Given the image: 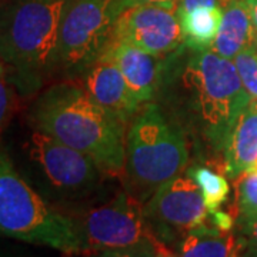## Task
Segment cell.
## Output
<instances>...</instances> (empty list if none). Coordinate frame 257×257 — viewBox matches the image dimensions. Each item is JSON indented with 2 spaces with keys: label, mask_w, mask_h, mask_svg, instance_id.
Listing matches in <instances>:
<instances>
[{
  "label": "cell",
  "mask_w": 257,
  "mask_h": 257,
  "mask_svg": "<svg viewBox=\"0 0 257 257\" xmlns=\"http://www.w3.org/2000/svg\"><path fill=\"white\" fill-rule=\"evenodd\" d=\"M155 101L183 132L190 153L207 162L223 156L230 128L251 97L233 60L182 45L163 59Z\"/></svg>",
  "instance_id": "obj_1"
},
{
  "label": "cell",
  "mask_w": 257,
  "mask_h": 257,
  "mask_svg": "<svg viewBox=\"0 0 257 257\" xmlns=\"http://www.w3.org/2000/svg\"><path fill=\"white\" fill-rule=\"evenodd\" d=\"M32 127L92 157L107 173L121 177L127 124L106 110L76 80L49 86L29 110Z\"/></svg>",
  "instance_id": "obj_2"
},
{
  "label": "cell",
  "mask_w": 257,
  "mask_h": 257,
  "mask_svg": "<svg viewBox=\"0 0 257 257\" xmlns=\"http://www.w3.org/2000/svg\"><path fill=\"white\" fill-rule=\"evenodd\" d=\"M67 0H16L0 16V60L23 96L56 74L59 29Z\"/></svg>",
  "instance_id": "obj_3"
},
{
  "label": "cell",
  "mask_w": 257,
  "mask_h": 257,
  "mask_svg": "<svg viewBox=\"0 0 257 257\" xmlns=\"http://www.w3.org/2000/svg\"><path fill=\"white\" fill-rule=\"evenodd\" d=\"M23 155L25 172L20 173L63 213L101 202L113 177L92 157L36 128L26 139Z\"/></svg>",
  "instance_id": "obj_4"
},
{
  "label": "cell",
  "mask_w": 257,
  "mask_h": 257,
  "mask_svg": "<svg viewBox=\"0 0 257 257\" xmlns=\"http://www.w3.org/2000/svg\"><path fill=\"white\" fill-rule=\"evenodd\" d=\"M189 160L190 146L183 132L156 101L142 104L126 133L124 190L145 204L162 186L184 173Z\"/></svg>",
  "instance_id": "obj_5"
},
{
  "label": "cell",
  "mask_w": 257,
  "mask_h": 257,
  "mask_svg": "<svg viewBox=\"0 0 257 257\" xmlns=\"http://www.w3.org/2000/svg\"><path fill=\"white\" fill-rule=\"evenodd\" d=\"M0 236L82 254L72 219L56 209L20 173L0 147Z\"/></svg>",
  "instance_id": "obj_6"
},
{
  "label": "cell",
  "mask_w": 257,
  "mask_h": 257,
  "mask_svg": "<svg viewBox=\"0 0 257 257\" xmlns=\"http://www.w3.org/2000/svg\"><path fill=\"white\" fill-rule=\"evenodd\" d=\"M121 12L117 0H67L59 29L56 74L80 80L110 46Z\"/></svg>",
  "instance_id": "obj_7"
},
{
  "label": "cell",
  "mask_w": 257,
  "mask_h": 257,
  "mask_svg": "<svg viewBox=\"0 0 257 257\" xmlns=\"http://www.w3.org/2000/svg\"><path fill=\"white\" fill-rule=\"evenodd\" d=\"M82 243V253L96 254L107 250H130L153 246L156 237L147 227L143 203L126 190L66 213Z\"/></svg>",
  "instance_id": "obj_8"
},
{
  "label": "cell",
  "mask_w": 257,
  "mask_h": 257,
  "mask_svg": "<svg viewBox=\"0 0 257 257\" xmlns=\"http://www.w3.org/2000/svg\"><path fill=\"white\" fill-rule=\"evenodd\" d=\"M143 213L152 234L172 248L209 216L200 189L186 172L162 186L143 204Z\"/></svg>",
  "instance_id": "obj_9"
},
{
  "label": "cell",
  "mask_w": 257,
  "mask_h": 257,
  "mask_svg": "<svg viewBox=\"0 0 257 257\" xmlns=\"http://www.w3.org/2000/svg\"><path fill=\"white\" fill-rule=\"evenodd\" d=\"M113 39L157 57L172 55L183 45L176 10L153 5L123 10L116 20Z\"/></svg>",
  "instance_id": "obj_10"
},
{
  "label": "cell",
  "mask_w": 257,
  "mask_h": 257,
  "mask_svg": "<svg viewBox=\"0 0 257 257\" xmlns=\"http://www.w3.org/2000/svg\"><path fill=\"white\" fill-rule=\"evenodd\" d=\"M80 80L94 100L126 124L130 123L142 106L130 90L117 64L107 56L103 55L92 64Z\"/></svg>",
  "instance_id": "obj_11"
},
{
  "label": "cell",
  "mask_w": 257,
  "mask_h": 257,
  "mask_svg": "<svg viewBox=\"0 0 257 257\" xmlns=\"http://www.w3.org/2000/svg\"><path fill=\"white\" fill-rule=\"evenodd\" d=\"M104 56L117 64L140 104L155 101L162 80L165 57L150 55L139 47L114 39L104 52Z\"/></svg>",
  "instance_id": "obj_12"
},
{
  "label": "cell",
  "mask_w": 257,
  "mask_h": 257,
  "mask_svg": "<svg viewBox=\"0 0 257 257\" xmlns=\"http://www.w3.org/2000/svg\"><path fill=\"white\" fill-rule=\"evenodd\" d=\"M256 160L257 101L251 100L230 128L223 149L221 167L224 175L234 180L243 172L250 170Z\"/></svg>",
  "instance_id": "obj_13"
},
{
  "label": "cell",
  "mask_w": 257,
  "mask_h": 257,
  "mask_svg": "<svg viewBox=\"0 0 257 257\" xmlns=\"http://www.w3.org/2000/svg\"><path fill=\"white\" fill-rule=\"evenodd\" d=\"M256 32L250 18L246 0H231L223 9L220 29L211 50L224 59L234 57L251 47Z\"/></svg>",
  "instance_id": "obj_14"
},
{
  "label": "cell",
  "mask_w": 257,
  "mask_h": 257,
  "mask_svg": "<svg viewBox=\"0 0 257 257\" xmlns=\"http://www.w3.org/2000/svg\"><path fill=\"white\" fill-rule=\"evenodd\" d=\"M176 15L182 29L183 46L197 52L210 50L220 29L223 8L199 6Z\"/></svg>",
  "instance_id": "obj_15"
},
{
  "label": "cell",
  "mask_w": 257,
  "mask_h": 257,
  "mask_svg": "<svg viewBox=\"0 0 257 257\" xmlns=\"http://www.w3.org/2000/svg\"><path fill=\"white\" fill-rule=\"evenodd\" d=\"M236 237L231 233L203 224L187 233L173 250L177 257H227Z\"/></svg>",
  "instance_id": "obj_16"
},
{
  "label": "cell",
  "mask_w": 257,
  "mask_h": 257,
  "mask_svg": "<svg viewBox=\"0 0 257 257\" xmlns=\"http://www.w3.org/2000/svg\"><path fill=\"white\" fill-rule=\"evenodd\" d=\"M186 173L192 177L193 182L200 189L207 211L211 213L221 209L230 194V184L227 179L204 163L190 166Z\"/></svg>",
  "instance_id": "obj_17"
},
{
  "label": "cell",
  "mask_w": 257,
  "mask_h": 257,
  "mask_svg": "<svg viewBox=\"0 0 257 257\" xmlns=\"http://www.w3.org/2000/svg\"><path fill=\"white\" fill-rule=\"evenodd\" d=\"M237 220L257 214V173L246 170L236 179Z\"/></svg>",
  "instance_id": "obj_18"
},
{
  "label": "cell",
  "mask_w": 257,
  "mask_h": 257,
  "mask_svg": "<svg viewBox=\"0 0 257 257\" xmlns=\"http://www.w3.org/2000/svg\"><path fill=\"white\" fill-rule=\"evenodd\" d=\"M233 62L237 67L244 89L251 100L257 101V52L253 47H248L236 56Z\"/></svg>",
  "instance_id": "obj_19"
},
{
  "label": "cell",
  "mask_w": 257,
  "mask_h": 257,
  "mask_svg": "<svg viewBox=\"0 0 257 257\" xmlns=\"http://www.w3.org/2000/svg\"><path fill=\"white\" fill-rule=\"evenodd\" d=\"M237 224L239 237H236V243L240 257H257V214L239 219Z\"/></svg>",
  "instance_id": "obj_20"
},
{
  "label": "cell",
  "mask_w": 257,
  "mask_h": 257,
  "mask_svg": "<svg viewBox=\"0 0 257 257\" xmlns=\"http://www.w3.org/2000/svg\"><path fill=\"white\" fill-rule=\"evenodd\" d=\"M12 82L9 79L8 70L5 64L0 60V132L8 121L12 109V100H13V90H12Z\"/></svg>",
  "instance_id": "obj_21"
},
{
  "label": "cell",
  "mask_w": 257,
  "mask_h": 257,
  "mask_svg": "<svg viewBox=\"0 0 257 257\" xmlns=\"http://www.w3.org/2000/svg\"><path fill=\"white\" fill-rule=\"evenodd\" d=\"M207 221H209V224H211L216 229L221 230L224 233H231V230L234 227V221L236 220H234V217L230 214L229 211H224L219 209V210L209 213Z\"/></svg>",
  "instance_id": "obj_22"
},
{
  "label": "cell",
  "mask_w": 257,
  "mask_h": 257,
  "mask_svg": "<svg viewBox=\"0 0 257 257\" xmlns=\"http://www.w3.org/2000/svg\"><path fill=\"white\" fill-rule=\"evenodd\" d=\"M153 246L146 248H130V250H107V251L96 253L93 254V257H152Z\"/></svg>",
  "instance_id": "obj_23"
},
{
  "label": "cell",
  "mask_w": 257,
  "mask_h": 257,
  "mask_svg": "<svg viewBox=\"0 0 257 257\" xmlns=\"http://www.w3.org/2000/svg\"><path fill=\"white\" fill-rule=\"evenodd\" d=\"M121 9H127L133 6H146V5H153V6H163L167 9H177V0H117Z\"/></svg>",
  "instance_id": "obj_24"
},
{
  "label": "cell",
  "mask_w": 257,
  "mask_h": 257,
  "mask_svg": "<svg viewBox=\"0 0 257 257\" xmlns=\"http://www.w3.org/2000/svg\"><path fill=\"white\" fill-rule=\"evenodd\" d=\"M199 6H220L224 9V0H177L176 13L187 12Z\"/></svg>",
  "instance_id": "obj_25"
},
{
  "label": "cell",
  "mask_w": 257,
  "mask_h": 257,
  "mask_svg": "<svg viewBox=\"0 0 257 257\" xmlns=\"http://www.w3.org/2000/svg\"><path fill=\"white\" fill-rule=\"evenodd\" d=\"M152 257H177V254L173 248L169 247L167 244L156 239L155 240V246H153V251H152Z\"/></svg>",
  "instance_id": "obj_26"
},
{
  "label": "cell",
  "mask_w": 257,
  "mask_h": 257,
  "mask_svg": "<svg viewBox=\"0 0 257 257\" xmlns=\"http://www.w3.org/2000/svg\"><path fill=\"white\" fill-rule=\"evenodd\" d=\"M246 5H247L248 12H250V18L253 22L254 32L257 33V0H246Z\"/></svg>",
  "instance_id": "obj_27"
},
{
  "label": "cell",
  "mask_w": 257,
  "mask_h": 257,
  "mask_svg": "<svg viewBox=\"0 0 257 257\" xmlns=\"http://www.w3.org/2000/svg\"><path fill=\"white\" fill-rule=\"evenodd\" d=\"M227 257H240V251H239V246H237V243H236V240H234V243H233V246L230 248L229 254Z\"/></svg>",
  "instance_id": "obj_28"
},
{
  "label": "cell",
  "mask_w": 257,
  "mask_h": 257,
  "mask_svg": "<svg viewBox=\"0 0 257 257\" xmlns=\"http://www.w3.org/2000/svg\"><path fill=\"white\" fill-rule=\"evenodd\" d=\"M0 257H35L32 254H23V253H12V254H0Z\"/></svg>",
  "instance_id": "obj_29"
},
{
  "label": "cell",
  "mask_w": 257,
  "mask_h": 257,
  "mask_svg": "<svg viewBox=\"0 0 257 257\" xmlns=\"http://www.w3.org/2000/svg\"><path fill=\"white\" fill-rule=\"evenodd\" d=\"M251 47H253V49L257 52V33H256V36H254V40H253V45H251Z\"/></svg>",
  "instance_id": "obj_30"
},
{
  "label": "cell",
  "mask_w": 257,
  "mask_h": 257,
  "mask_svg": "<svg viewBox=\"0 0 257 257\" xmlns=\"http://www.w3.org/2000/svg\"><path fill=\"white\" fill-rule=\"evenodd\" d=\"M250 170H253V172H256V173H257V160L254 162V165H253V167H251Z\"/></svg>",
  "instance_id": "obj_31"
}]
</instances>
